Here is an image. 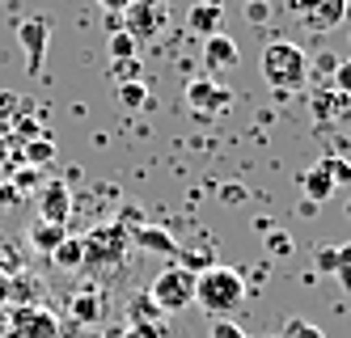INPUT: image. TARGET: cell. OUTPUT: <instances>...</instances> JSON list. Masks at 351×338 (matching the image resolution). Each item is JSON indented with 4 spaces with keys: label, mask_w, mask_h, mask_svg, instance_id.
<instances>
[{
    "label": "cell",
    "mask_w": 351,
    "mask_h": 338,
    "mask_svg": "<svg viewBox=\"0 0 351 338\" xmlns=\"http://www.w3.org/2000/svg\"><path fill=\"white\" fill-rule=\"evenodd\" d=\"M258 72H263V81H267L271 89H280V93H300V89L309 85V56H305L296 43H288V38H275V43L263 47Z\"/></svg>",
    "instance_id": "obj_1"
},
{
    "label": "cell",
    "mask_w": 351,
    "mask_h": 338,
    "mask_svg": "<svg viewBox=\"0 0 351 338\" xmlns=\"http://www.w3.org/2000/svg\"><path fill=\"white\" fill-rule=\"evenodd\" d=\"M241 300H245V279H241V271L216 263V267H208V271L195 275V304L204 309V313L224 317V313H233Z\"/></svg>",
    "instance_id": "obj_2"
},
{
    "label": "cell",
    "mask_w": 351,
    "mask_h": 338,
    "mask_svg": "<svg viewBox=\"0 0 351 338\" xmlns=\"http://www.w3.org/2000/svg\"><path fill=\"white\" fill-rule=\"evenodd\" d=\"M81 245H85V271H114L132 254V232L119 220H110V224L89 228L81 237Z\"/></svg>",
    "instance_id": "obj_3"
},
{
    "label": "cell",
    "mask_w": 351,
    "mask_h": 338,
    "mask_svg": "<svg viewBox=\"0 0 351 338\" xmlns=\"http://www.w3.org/2000/svg\"><path fill=\"white\" fill-rule=\"evenodd\" d=\"M148 296H153V304L161 309V313H182V309L195 304V271H186V267H178V263H169L165 271H157Z\"/></svg>",
    "instance_id": "obj_4"
},
{
    "label": "cell",
    "mask_w": 351,
    "mask_h": 338,
    "mask_svg": "<svg viewBox=\"0 0 351 338\" xmlns=\"http://www.w3.org/2000/svg\"><path fill=\"white\" fill-rule=\"evenodd\" d=\"M9 338H60V317L43 304L9 309Z\"/></svg>",
    "instance_id": "obj_5"
},
{
    "label": "cell",
    "mask_w": 351,
    "mask_h": 338,
    "mask_svg": "<svg viewBox=\"0 0 351 338\" xmlns=\"http://www.w3.org/2000/svg\"><path fill=\"white\" fill-rule=\"evenodd\" d=\"M165 0H132L128 9H123V30H128L136 43L140 38H157L161 30H165Z\"/></svg>",
    "instance_id": "obj_6"
},
{
    "label": "cell",
    "mask_w": 351,
    "mask_h": 338,
    "mask_svg": "<svg viewBox=\"0 0 351 338\" xmlns=\"http://www.w3.org/2000/svg\"><path fill=\"white\" fill-rule=\"evenodd\" d=\"M229 101H233V93L224 85H216L212 76H195L186 85V106H191L195 119H216V114L229 110Z\"/></svg>",
    "instance_id": "obj_7"
},
{
    "label": "cell",
    "mask_w": 351,
    "mask_h": 338,
    "mask_svg": "<svg viewBox=\"0 0 351 338\" xmlns=\"http://www.w3.org/2000/svg\"><path fill=\"white\" fill-rule=\"evenodd\" d=\"M292 13H296V21L305 25L309 34H326V30H335L351 9L343 5V0H292Z\"/></svg>",
    "instance_id": "obj_8"
},
{
    "label": "cell",
    "mask_w": 351,
    "mask_h": 338,
    "mask_svg": "<svg viewBox=\"0 0 351 338\" xmlns=\"http://www.w3.org/2000/svg\"><path fill=\"white\" fill-rule=\"evenodd\" d=\"M17 43L26 51V68L38 72L47 64V43H51V17H26L17 21Z\"/></svg>",
    "instance_id": "obj_9"
},
{
    "label": "cell",
    "mask_w": 351,
    "mask_h": 338,
    "mask_svg": "<svg viewBox=\"0 0 351 338\" xmlns=\"http://www.w3.org/2000/svg\"><path fill=\"white\" fill-rule=\"evenodd\" d=\"M34 203H38V220H51V224H68L72 220V191H68V182H43Z\"/></svg>",
    "instance_id": "obj_10"
},
{
    "label": "cell",
    "mask_w": 351,
    "mask_h": 338,
    "mask_svg": "<svg viewBox=\"0 0 351 338\" xmlns=\"http://www.w3.org/2000/svg\"><path fill=\"white\" fill-rule=\"evenodd\" d=\"M237 60H241V51H237V43L229 34L204 38V64H208V72H229V68H237Z\"/></svg>",
    "instance_id": "obj_11"
},
{
    "label": "cell",
    "mask_w": 351,
    "mask_h": 338,
    "mask_svg": "<svg viewBox=\"0 0 351 338\" xmlns=\"http://www.w3.org/2000/svg\"><path fill=\"white\" fill-rule=\"evenodd\" d=\"M186 25H191V34L212 38L224 25V9L216 5V0H199V5H191V13H186Z\"/></svg>",
    "instance_id": "obj_12"
},
{
    "label": "cell",
    "mask_w": 351,
    "mask_h": 338,
    "mask_svg": "<svg viewBox=\"0 0 351 338\" xmlns=\"http://www.w3.org/2000/svg\"><path fill=\"white\" fill-rule=\"evenodd\" d=\"M68 237V224H51V220H34L30 228H26V245L34 250V254H47L51 258L56 254V245Z\"/></svg>",
    "instance_id": "obj_13"
},
{
    "label": "cell",
    "mask_w": 351,
    "mask_h": 338,
    "mask_svg": "<svg viewBox=\"0 0 351 338\" xmlns=\"http://www.w3.org/2000/svg\"><path fill=\"white\" fill-rule=\"evenodd\" d=\"M132 245L148 250V254H178V241H173L165 228H157V224H136L132 228Z\"/></svg>",
    "instance_id": "obj_14"
},
{
    "label": "cell",
    "mask_w": 351,
    "mask_h": 338,
    "mask_svg": "<svg viewBox=\"0 0 351 338\" xmlns=\"http://www.w3.org/2000/svg\"><path fill=\"white\" fill-rule=\"evenodd\" d=\"M300 191H305L300 199H309V203H317V207L335 195V182H330V173L322 169V161H317V165H309L305 173H300Z\"/></svg>",
    "instance_id": "obj_15"
},
{
    "label": "cell",
    "mask_w": 351,
    "mask_h": 338,
    "mask_svg": "<svg viewBox=\"0 0 351 338\" xmlns=\"http://www.w3.org/2000/svg\"><path fill=\"white\" fill-rule=\"evenodd\" d=\"M68 304H72V317H77L81 326H97V322H102V313H106V300L97 296V292H77Z\"/></svg>",
    "instance_id": "obj_16"
},
{
    "label": "cell",
    "mask_w": 351,
    "mask_h": 338,
    "mask_svg": "<svg viewBox=\"0 0 351 338\" xmlns=\"http://www.w3.org/2000/svg\"><path fill=\"white\" fill-rule=\"evenodd\" d=\"M51 267L56 271H85V245L81 237H64L51 254Z\"/></svg>",
    "instance_id": "obj_17"
},
{
    "label": "cell",
    "mask_w": 351,
    "mask_h": 338,
    "mask_svg": "<svg viewBox=\"0 0 351 338\" xmlns=\"http://www.w3.org/2000/svg\"><path fill=\"white\" fill-rule=\"evenodd\" d=\"M21 161H26V165H34V169H43V165H51L56 161V140L51 136H34V140H26V144H21Z\"/></svg>",
    "instance_id": "obj_18"
},
{
    "label": "cell",
    "mask_w": 351,
    "mask_h": 338,
    "mask_svg": "<svg viewBox=\"0 0 351 338\" xmlns=\"http://www.w3.org/2000/svg\"><path fill=\"white\" fill-rule=\"evenodd\" d=\"M347 101H351V97H347V93H339V89H322V93L313 97V114H317L322 123H330L335 114H343V110H347Z\"/></svg>",
    "instance_id": "obj_19"
},
{
    "label": "cell",
    "mask_w": 351,
    "mask_h": 338,
    "mask_svg": "<svg viewBox=\"0 0 351 338\" xmlns=\"http://www.w3.org/2000/svg\"><path fill=\"white\" fill-rule=\"evenodd\" d=\"M128 317H132V326H148V322H161L165 313L153 304V296H148V292H140V296L128 300Z\"/></svg>",
    "instance_id": "obj_20"
},
{
    "label": "cell",
    "mask_w": 351,
    "mask_h": 338,
    "mask_svg": "<svg viewBox=\"0 0 351 338\" xmlns=\"http://www.w3.org/2000/svg\"><path fill=\"white\" fill-rule=\"evenodd\" d=\"M136 38L123 30V25H114V34H110V43H106V51H110V60H136Z\"/></svg>",
    "instance_id": "obj_21"
},
{
    "label": "cell",
    "mask_w": 351,
    "mask_h": 338,
    "mask_svg": "<svg viewBox=\"0 0 351 338\" xmlns=\"http://www.w3.org/2000/svg\"><path fill=\"white\" fill-rule=\"evenodd\" d=\"M21 106H26V97L21 93H13V89H0V132L21 114Z\"/></svg>",
    "instance_id": "obj_22"
},
{
    "label": "cell",
    "mask_w": 351,
    "mask_h": 338,
    "mask_svg": "<svg viewBox=\"0 0 351 338\" xmlns=\"http://www.w3.org/2000/svg\"><path fill=\"white\" fill-rule=\"evenodd\" d=\"M322 169L330 173L335 186H351V161L347 157H322Z\"/></svg>",
    "instance_id": "obj_23"
},
{
    "label": "cell",
    "mask_w": 351,
    "mask_h": 338,
    "mask_svg": "<svg viewBox=\"0 0 351 338\" xmlns=\"http://www.w3.org/2000/svg\"><path fill=\"white\" fill-rule=\"evenodd\" d=\"M119 101L128 110H136V106H148V89L140 85V81H128V85H119Z\"/></svg>",
    "instance_id": "obj_24"
},
{
    "label": "cell",
    "mask_w": 351,
    "mask_h": 338,
    "mask_svg": "<svg viewBox=\"0 0 351 338\" xmlns=\"http://www.w3.org/2000/svg\"><path fill=\"white\" fill-rule=\"evenodd\" d=\"M280 338H326V334H322V326H313L305 317H292V322H284V334Z\"/></svg>",
    "instance_id": "obj_25"
},
{
    "label": "cell",
    "mask_w": 351,
    "mask_h": 338,
    "mask_svg": "<svg viewBox=\"0 0 351 338\" xmlns=\"http://www.w3.org/2000/svg\"><path fill=\"white\" fill-rule=\"evenodd\" d=\"M313 267H317V271H326V275H339V271H343V254H339L335 245H322V250H317V258H313Z\"/></svg>",
    "instance_id": "obj_26"
},
{
    "label": "cell",
    "mask_w": 351,
    "mask_h": 338,
    "mask_svg": "<svg viewBox=\"0 0 351 338\" xmlns=\"http://www.w3.org/2000/svg\"><path fill=\"white\" fill-rule=\"evenodd\" d=\"M13 186H17V195H26V191H34L38 182H43V169H34V165H21V169H13Z\"/></svg>",
    "instance_id": "obj_27"
},
{
    "label": "cell",
    "mask_w": 351,
    "mask_h": 338,
    "mask_svg": "<svg viewBox=\"0 0 351 338\" xmlns=\"http://www.w3.org/2000/svg\"><path fill=\"white\" fill-rule=\"evenodd\" d=\"M263 241H267V250L275 254V258H288L296 245H292V237H288V232L284 228H271V232H263Z\"/></svg>",
    "instance_id": "obj_28"
},
{
    "label": "cell",
    "mask_w": 351,
    "mask_h": 338,
    "mask_svg": "<svg viewBox=\"0 0 351 338\" xmlns=\"http://www.w3.org/2000/svg\"><path fill=\"white\" fill-rule=\"evenodd\" d=\"M110 76H114V85H128V81H140V56H136V60H114Z\"/></svg>",
    "instance_id": "obj_29"
},
{
    "label": "cell",
    "mask_w": 351,
    "mask_h": 338,
    "mask_svg": "<svg viewBox=\"0 0 351 338\" xmlns=\"http://www.w3.org/2000/svg\"><path fill=\"white\" fill-rule=\"evenodd\" d=\"M271 17V0H245V21L250 25H263Z\"/></svg>",
    "instance_id": "obj_30"
},
{
    "label": "cell",
    "mask_w": 351,
    "mask_h": 338,
    "mask_svg": "<svg viewBox=\"0 0 351 338\" xmlns=\"http://www.w3.org/2000/svg\"><path fill=\"white\" fill-rule=\"evenodd\" d=\"M335 68H339V56H330V51H322L317 60H309V76L317 72V76H335Z\"/></svg>",
    "instance_id": "obj_31"
},
{
    "label": "cell",
    "mask_w": 351,
    "mask_h": 338,
    "mask_svg": "<svg viewBox=\"0 0 351 338\" xmlns=\"http://www.w3.org/2000/svg\"><path fill=\"white\" fill-rule=\"evenodd\" d=\"M212 338H245V330L237 322H229V317H216L212 322Z\"/></svg>",
    "instance_id": "obj_32"
},
{
    "label": "cell",
    "mask_w": 351,
    "mask_h": 338,
    "mask_svg": "<svg viewBox=\"0 0 351 338\" xmlns=\"http://www.w3.org/2000/svg\"><path fill=\"white\" fill-rule=\"evenodd\" d=\"M330 81H335V89H339V93H347V97H351V60H339V68H335Z\"/></svg>",
    "instance_id": "obj_33"
},
{
    "label": "cell",
    "mask_w": 351,
    "mask_h": 338,
    "mask_svg": "<svg viewBox=\"0 0 351 338\" xmlns=\"http://www.w3.org/2000/svg\"><path fill=\"white\" fill-rule=\"evenodd\" d=\"M220 203L224 207H241L245 203V186H241V182H237V186H233V182H229V186H220Z\"/></svg>",
    "instance_id": "obj_34"
},
{
    "label": "cell",
    "mask_w": 351,
    "mask_h": 338,
    "mask_svg": "<svg viewBox=\"0 0 351 338\" xmlns=\"http://www.w3.org/2000/svg\"><path fill=\"white\" fill-rule=\"evenodd\" d=\"M17 186H13V182H0V207H17Z\"/></svg>",
    "instance_id": "obj_35"
},
{
    "label": "cell",
    "mask_w": 351,
    "mask_h": 338,
    "mask_svg": "<svg viewBox=\"0 0 351 338\" xmlns=\"http://www.w3.org/2000/svg\"><path fill=\"white\" fill-rule=\"evenodd\" d=\"M97 5H102V9H110V13H123V9L132 5V0H97Z\"/></svg>",
    "instance_id": "obj_36"
},
{
    "label": "cell",
    "mask_w": 351,
    "mask_h": 338,
    "mask_svg": "<svg viewBox=\"0 0 351 338\" xmlns=\"http://www.w3.org/2000/svg\"><path fill=\"white\" fill-rule=\"evenodd\" d=\"M9 157H13V148H9L5 136H0V169H9Z\"/></svg>",
    "instance_id": "obj_37"
},
{
    "label": "cell",
    "mask_w": 351,
    "mask_h": 338,
    "mask_svg": "<svg viewBox=\"0 0 351 338\" xmlns=\"http://www.w3.org/2000/svg\"><path fill=\"white\" fill-rule=\"evenodd\" d=\"M0 304H9V271L0 267Z\"/></svg>",
    "instance_id": "obj_38"
},
{
    "label": "cell",
    "mask_w": 351,
    "mask_h": 338,
    "mask_svg": "<svg viewBox=\"0 0 351 338\" xmlns=\"http://www.w3.org/2000/svg\"><path fill=\"white\" fill-rule=\"evenodd\" d=\"M0 338H9V304H0Z\"/></svg>",
    "instance_id": "obj_39"
},
{
    "label": "cell",
    "mask_w": 351,
    "mask_h": 338,
    "mask_svg": "<svg viewBox=\"0 0 351 338\" xmlns=\"http://www.w3.org/2000/svg\"><path fill=\"white\" fill-rule=\"evenodd\" d=\"M296 212H300V216H317V203H309V199H300V203H296Z\"/></svg>",
    "instance_id": "obj_40"
},
{
    "label": "cell",
    "mask_w": 351,
    "mask_h": 338,
    "mask_svg": "<svg viewBox=\"0 0 351 338\" xmlns=\"http://www.w3.org/2000/svg\"><path fill=\"white\" fill-rule=\"evenodd\" d=\"M343 5H347V9H351V0H343Z\"/></svg>",
    "instance_id": "obj_41"
}]
</instances>
